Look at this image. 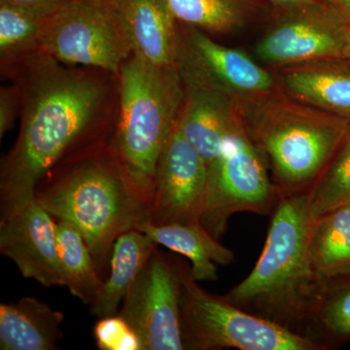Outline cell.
Instances as JSON below:
<instances>
[{
	"mask_svg": "<svg viewBox=\"0 0 350 350\" xmlns=\"http://www.w3.org/2000/svg\"><path fill=\"white\" fill-rule=\"evenodd\" d=\"M269 2L282 9V11L293 10L300 7L310 5L319 0H269Z\"/></svg>",
	"mask_w": 350,
	"mask_h": 350,
	"instance_id": "f546056e",
	"label": "cell"
},
{
	"mask_svg": "<svg viewBox=\"0 0 350 350\" xmlns=\"http://www.w3.org/2000/svg\"><path fill=\"white\" fill-rule=\"evenodd\" d=\"M20 115V94L15 84L5 85L0 89V137L15 125Z\"/></svg>",
	"mask_w": 350,
	"mask_h": 350,
	"instance_id": "4316f807",
	"label": "cell"
},
{
	"mask_svg": "<svg viewBox=\"0 0 350 350\" xmlns=\"http://www.w3.org/2000/svg\"><path fill=\"white\" fill-rule=\"evenodd\" d=\"M271 217L256 265L224 297L245 312L308 337L327 283L314 273L308 257L306 193H280Z\"/></svg>",
	"mask_w": 350,
	"mask_h": 350,
	"instance_id": "3957f363",
	"label": "cell"
},
{
	"mask_svg": "<svg viewBox=\"0 0 350 350\" xmlns=\"http://www.w3.org/2000/svg\"><path fill=\"white\" fill-rule=\"evenodd\" d=\"M344 59L350 62V27L347 32V40H345Z\"/></svg>",
	"mask_w": 350,
	"mask_h": 350,
	"instance_id": "4dcf8cb0",
	"label": "cell"
},
{
	"mask_svg": "<svg viewBox=\"0 0 350 350\" xmlns=\"http://www.w3.org/2000/svg\"><path fill=\"white\" fill-rule=\"evenodd\" d=\"M308 337L324 350L350 340V275L327 283L308 329Z\"/></svg>",
	"mask_w": 350,
	"mask_h": 350,
	"instance_id": "cb8c5ba5",
	"label": "cell"
},
{
	"mask_svg": "<svg viewBox=\"0 0 350 350\" xmlns=\"http://www.w3.org/2000/svg\"><path fill=\"white\" fill-rule=\"evenodd\" d=\"M182 260L154 250L118 312L140 342V350H182Z\"/></svg>",
	"mask_w": 350,
	"mask_h": 350,
	"instance_id": "30bf717a",
	"label": "cell"
},
{
	"mask_svg": "<svg viewBox=\"0 0 350 350\" xmlns=\"http://www.w3.org/2000/svg\"><path fill=\"white\" fill-rule=\"evenodd\" d=\"M180 328L184 349L324 350L312 338L208 293L183 260Z\"/></svg>",
	"mask_w": 350,
	"mask_h": 350,
	"instance_id": "8992f818",
	"label": "cell"
},
{
	"mask_svg": "<svg viewBox=\"0 0 350 350\" xmlns=\"http://www.w3.org/2000/svg\"><path fill=\"white\" fill-rule=\"evenodd\" d=\"M12 5L23 7L44 16H51L73 0H0Z\"/></svg>",
	"mask_w": 350,
	"mask_h": 350,
	"instance_id": "83f0119b",
	"label": "cell"
},
{
	"mask_svg": "<svg viewBox=\"0 0 350 350\" xmlns=\"http://www.w3.org/2000/svg\"><path fill=\"white\" fill-rule=\"evenodd\" d=\"M308 251L322 282L350 275V202L310 221Z\"/></svg>",
	"mask_w": 350,
	"mask_h": 350,
	"instance_id": "ffe728a7",
	"label": "cell"
},
{
	"mask_svg": "<svg viewBox=\"0 0 350 350\" xmlns=\"http://www.w3.org/2000/svg\"><path fill=\"white\" fill-rule=\"evenodd\" d=\"M0 251L24 278L45 287L64 286L56 222L36 196L1 211Z\"/></svg>",
	"mask_w": 350,
	"mask_h": 350,
	"instance_id": "4fadbf2b",
	"label": "cell"
},
{
	"mask_svg": "<svg viewBox=\"0 0 350 350\" xmlns=\"http://www.w3.org/2000/svg\"><path fill=\"white\" fill-rule=\"evenodd\" d=\"M137 231L144 232L157 245H163L188 258L191 273L197 282L217 280V266L234 261V253L219 243L200 222L156 226L144 223Z\"/></svg>",
	"mask_w": 350,
	"mask_h": 350,
	"instance_id": "ac0fdd59",
	"label": "cell"
},
{
	"mask_svg": "<svg viewBox=\"0 0 350 350\" xmlns=\"http://www.w3.org/2000/svg\"><path fill=\"white\" fill-rule=\"evenodd\" d=\"M36 197L53 217L81 232L98 271L121 234L150 222V204L129 178L111 140L52 170Z\"/></svg>",
	"mask_w": 350,
	"mask_h": 350,
	"instance_id": "7a4b0ae2",
	"label": "cell"
},
{
	"mask_svg": "<svg viewBox=\"0 0 350 350\" xmlns=\"http://www.w3.org/2000/svg\"><path fill=\"white\" fill-rule=\"evenodd\" d=\"M130 40L133 56L174 68L177 25L163 0H109Z\"/></svg>",
	"mask_w": 350,
	"mask_h": 350,
	"instance_id": "2e32d148",
	"label": "cell"
},
{
	"mask_svg": "<svg viewBox=\"0 0 350 350\" xmlns=\"http://www.w3.org/2000/svg\"><path fill=\"white\" fill-rule=\"evenodd\" d=\"M94 337L101 350H140L137 336L118 314L100 319L94 327Z\"/></svg>",
	"mask_w": 350,
	"mask_h": 350,
	"instance_id": "484cf974",
	"label": "cell"
},
{
	"mask_svg": "<svg viewBox=\"0 0 350 350\" xmlns=\"http://www.w3.org/2000/svg\"><path fill=\"white\" fill-rule=\"evenodd\" d=\"M268 162L243 124L226 142L218 158L207 165V181L200 223L220 239L228 221L238 213L271 215L280 197L269 179Z\"/></svg>",
	"mask_w": 350,
	"mask_h": 350,
	"instance_id": "52a82bcc",
	"label": "cell"
},
{
	"mask_svg": "<svg viewBox=\"0 0 350 350\" xmlns=\"http://www.w3.org/2000/svg\"><path fill=\"white\" fill-rule=\"evenodd\" d=\"M276 85L288 96L350 120V62L325 59L276 68Z\"/></svg>",
	"mask_w": 350,
	"mask_h": 350,
	"instance_id": "9a60e30c",
	"label": "cell"
},
{
	"mask_svg": "<svg viewBox=\"0 0 350 350\" xmlns=\"http://www.w3.org/2000/svg\"><path fill=\"white\" fill-rule=\"evenodd\" d=\"M243 124L238 100L218 92L185 89L176 126L207 165L218 158L226 142Z\"/></svg>",
	"mask_w": 350,
	"mask_h": 350,
	"instance_id": "5bb4252c",
	"label": "cell"
},
{
	"mask_svg": "<svg viewBox=\"0 0 350 350\" xmlns=\"http://www.w3.org/2000/svg\"><path fill=\"white\" fill-rule=\"evenodd\" d=\"M20 94L21 129L0 170L1 211L36 196L59 165L111 140L118 76L59 63L39 52L2 72Z\"/></svg>",
	"mask_w": 350,
	"mask_h": 350,
	"instance_id": "6da1fadb",
	"label": "cell"
},
{
	"mask_svg": "<svg viewBox=\"0 0 350 350\" xmlns=\"http://www.w3.org/2000/svg\"><path fill=\"white\" fill-rule=\"evenodd\" d=\"M56 232L64 286L76 298L91 306L103 285L91 251L75 226L57 220Z\"/></svg>",
	"mask_w": 350,
	"mask_h": 350,
	"instance_id": "44dd1931",
	"label": "cell"
},
{
	"mask_svg": "<svg viewBox=\"0 0 350 350\" xmlns=\"http://www.w3.org/2000/svg\"><path fill=\"white\" fill-rule=\"evenodd\" d=\"M118 86L111 144L151 208L157 165L183 105L185 87L174 66L160 68L133 55L120 70Z\"/></svg>",
	"mask_w": 350,
	"mask_h": 350,
	"instance_id": "5b68a950",
	"label": "cell"
},
{
	"mask_svg": "<svg viewBox=\"0 0 350 350\" xmlns=\"http://www.w3.org/2000/svg\"><path fill=\"white\" fill-rule=\"evenodd\" d=\"M156 248L157 244L137 230L124 232L116 239L110 260L109 278L103 282L98 298L91 305L93 317L100 319L118 314L120 303Z\"/></svg>",
	"mask_w": 350,
	"mask_h": 350,
	"instance_id": "d6986e66",
	"label": "cell"
},
{
	"mask_svg": "<svg viewBox=\"0 0 350 350\" xmlns=\"http://www.w3.org/2000/svg\"><path fill=\"white\" fill-rule=\"evenodd\" d=\"M206 181V161L175 123L157 165L151 224L200 222Z\"/></svg>",
	"mask_w": 350,
	"mask_h": 350,
	"instance_id": "7c38bea8",
	"label": "cell"
},
{
	"mask_svg": "<svg viewBox=\"0 0 350 350\" xmlns=\"http://www.w3.org/2000/svg\"><path fill=\"white\" fill-rule=\"evenodd\" d=\"M349 25L322 0L282 11L273 27L260 39L255 55L275 68L319 61L344 59Z\"/></svg>",
	"mask_w": 350,
	"mask_h": 350,
	"instance_id": "8fae6325",
	"label": "cell"
},
{
	"mask_svg": "<svg viewBox=\"0 0 350 350\" xmlns=\"http://www.w3.org/2000/svg\"><path fill=\"white\" fill-rule=\"evenodd\" d=\"M48 17L0 1L1 73L25 57L41 51L43 29Z\"/></svg>",
	"mask_w": 350,
	"mask_h": 350,
	"instance_id": "603a6c76",
	"label": "cell"
},
{
	"mask_svg": "<svg viewBox=\"0 0 350 350\" xmlns=\"http://www.w3.org/2000/svg\"><path fill=\"white\" fill-rule=\"evenodd\" d=\"M340 16L350 27V0H322Z\"/></svg>",
	"mask_w": 350,
	"mask_h": 350,
	"instance_id": "f1b7e54d",
	"label": "cell"
},
{
	"mask_svg": "<svg viewBox=\"0 0 350 350\" xmlns=\"http://www.w3.org/2000/svg\"><path fill=\"white\" fill-rule=\"evenodd\" d=\"M238 103L251 139L266 157L273 183L286 194L312 187L350 129V120L301 103L278 87Z\"/></svg>",
	"mask_w": 350,
	"mask_h": 350,
	"instance_id": "277c9868",
	"label": "cell"
},
{
	"mask_svg": "<svg viewBox=\"0 0 350 350\" xmlns=\"http://www.w3.org/2000/svg\"><path fill=\"white\" fill-rule=\"evenodd\" d=\"M177 23L211 34H230L250 22V0H163Z\"/></svg>",
	"mask_w": 350,
	"mask_h": 350,
	"instance_id": "7402d4cb",
	"label": "cell"
},
{
	"mask_svg": "<svg viewBox=\"0 0 350 350\" xmlns=\"http://www.w3.org/2000/svg\"><path fill=\"white\" fill-rule=\"evenodd\" d=\"M174 68L185 89L218 92L237 100L278 87L275 75L246 53L221 45L206 31L179 23Z\"/></svg>",
	"mask_w": 350,
	"mask_h": 350,
	"instance_id": "9c48e42d",
	"label": "cell"
},
{
	"mask_svg": "<svg viewBox=\"0 0 350 350\" xmlns=\"http://www.w3.org/2000/svg\"><path fill=\"white\" fill-rule=\"evenodd\" d=\"M64 314L31 297L0 305V349L53 350L61 340Z\"/></svg>",
	"mask_w": 350,
	"mask_h": 350,
	"instance_id": "e0dca14e",
	"label": "cell"
},
{
	"mask_svg": "<svg viewBox=\"0 0 350 350\" xmlns=\"http://www.w3.org/2000/svg\"><path fill=\"white\" fill-rule=\"evenodd\" d=\"M308 221L350 202V129L312 187L306 191Z\"/></svg>",
	"mask_w": 350,
	"mask_h": 350,
	"instance_id": "d4e9b609",
	"label": "cell"
},
{
	"mask_svg": "<svg viewBox=\"0 0 350 350\" xmlns=\"http://www.w3.org/2000/svg\"><path fill=\"white\" fill-rule=\"evenodd\" d=\"M41 52L66 66L116 76L133 56L125 29L109 0H73L49 16Z\"/></svg>",
	"mask_w": 350,
	"mask_h": 350,
	"instance_id": "ba28073f",
	"label": "cell"
}]
</instances>
